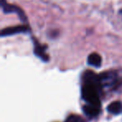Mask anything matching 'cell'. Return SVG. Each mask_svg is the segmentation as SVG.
<instances>
[{
	"label": "cell",
	"mask_w": 122,
	"mask_h": 122,
	"mask_svg": "<svg viewBox=\"0 0 122 122\" xmlns=\"http://www.w3.org/2000/svg\"><path fill=\"white\" fill-rule=\"evenodd\" d=\"M45 46L41 45L40 44H39V42L35 40L34 43V54L38 56V57L40 58L42 60L44 61H48L49 60V56L45 53Z\"/></svg>",
	"instance_id": "obj_6"
},
{
	"label": "cell",
	"mask_w": 122,
	"mask_h": 122,
	"mask_svg": "<svg viewBox=\"0 0 122 122\" xmlns=\"http://www.w3.org/2000/svg\"><path fill=\"white\" fill-rule=\"evenodd\" d=\"M117 75L115 72L113 71H108V72H103V73L99 75L100 83L102 86H110L113 85L116 82Z\"/></svg>",
	"instance_id": "obj_3"
},
{
	"label": "cell",
	"mask_w": 122,
	"mask_h": 122,
	"mask_svg": "<svg viewBox=\"0 0 122 122\" xmlns=\"http://www.w3.org/2000/svg\"><path fill=\"white\" fill-rule=\"evenodd\" d=\"M29 30V26L26 25H17V26H13V27L5 28L1 31V36L4 37V36H9L13 35V34H21V33H26Z\"/></svg>",
	"instance_id": "obj_4"
},
{
	"label": "cell",
	"mask_w": 122,
	"mask_h": 122,
	"mask_svg": "<svg viewBox=\"0 0 122 122\" xmlns=\"http://www.w3.org/2000/svg\"><path fill=\"white\" fill-rule=\"evenodd\" d=\"M107 110L110 114L113 115H118L122 111V105L120 101H114L111 102L110 105L107 106Z\"/></svg>",
	"instance_id": "obj_8"
},
{
	"label": "cell",
	"mask_w": 122,
	"mask_h": 122,
	"mask_svg": "<svg viewBox=\"0 0 122 122\" xmlns=\"http://www.w3.org/2000/svg\"><path fill=\"white\" fill-rule=\"evenodd\" d=\"M65 122H85V120L79 115H70L67 117Z\"/></svg>",
	"instance_id": "obj_9"
},
{
	"label": "cell",
	"mask_w": 122,
	"mask_h": 122,
	"mask_svg": "<svg viewBox=\"0 0 122 122\" xmlns=\"http://www.w3.org/2000/svg\"><path fill=\"white\" fill-rule=\"evenodd\" d=\"M83 111L87 116L89 117H95L100 114V105H92V104L87 103L83 106Z\"/></svg>",
	"instance_id": "obj_5"
},
{
	"label": "cell",
	"mask_w": 122,
	"mask_h": 122,
	"mask_svg": "<svg viewBox=\"0 0 122 122\" xmlns=\"http://www.w3.org/2000/svg\"><path fill=\"white\" fill-rule=\"evenodd\" d=\"M102 87L103 86L100 84L83 82L81 88V95L83 100L88 104L100 105V92Z\"/></svg>",
	"instance_id": "obj_1"
},
{
	"label": "cell",
	"mask_w": 122,
	"mask_h": 122,
	"mask_svg": "<svg viewBox=\"0 0 122 122\" xmlns=\"http://www.w3.org/2000/svg\"><path fill=\"white\" fill-rule=\"evenodd\" d=\"M1 5H2L3 10L5 14H10V13H15L19 15V17L20 18V19L24 22H25L27 20L25 14H24V11L19 8L16 5H13V4H9L6 2L5 0H2L1 1Z\"/></svg>",
	"instance_id": "obj_2"
},
{
	"label": "cell",
	"mask_w": 122,
	"mask_h": 122,
	"mask_svg": "<svg viewBox=\"0 0 122 122\" xmlns=\"http://www.w3.org/2000/svg\"><path fill=\"white\" fill-rule=\"evenodd\" d=\"M88 64L94 67H100L101 65L102 58L97 53H92L88 57Z\"/></svg>",
	"instance_id": "obj_7"
}]
</instances>
